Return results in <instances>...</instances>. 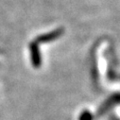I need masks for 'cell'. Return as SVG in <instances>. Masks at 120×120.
<instances>
[{
	"instance_id": "cell-1",
	"label": "cell",
	"mask_w": 120,
	"mask_h": 120,
	"mask_svg": "<svg viewBox=\"0 0 120 120\" xmlns=\"http://www.w3.org/2000/svg\"><path fill=\"white\" fill-rule=\"evenodd\" d=\"M29 50H30L31 64L34 68H40L42 65V56L39 48V44L35 41L31 42L29 45Z\"/></svg>"
},
{
	"instance_id": "cell-2",
	"label": "cell",
	"mask_w": 120,
	"mask_h": 120,
	"mask_svg": "<svg viewBox=\"0 0 120 120\" xmlns=\"http://www.w3.org/2000/svg\"><path fill=\"white\" fill-rule=\"evenodd\" d=\"M64 28L59 27V28L55 29V30H53V31L47 32L45 34H41L40 36H38L36 38L35 42L38 43V44H41V43H48V42L57 40L58 38H60L64 34Z\"/></svg>"
},
{
	"instance_id": "cell-3",
	"label": "cell",
	"mask_w": 120,
	"mask_h": 120,
	"mask_svg": "<svg viewBox=\"0 0 120 120\" xmlns=\"http://www.w3.org/2000/svg\"><path fill=\"white\" fill-rule=\"evenodd\" d=\"M119 102V95L116 93L114 95H112L98 110L97 112V116H101L103 115L105 112H107L112 107H113L114 105H116Z\"/></svg>"
},
{
	"instance_id": "cell-4",
	"label": "cell",
	"mask_w": 120,
	"mask_h": 120,
	"mask_svg": "<svg viewBox=\"0 0 120 120\" xmlns=\"http://www.w3.org/2000/svg\"><path fill=\"white\" fill-rule=\"evenodd\" d=\"M93 119H94L93 114L87 110L82 112L79 114V120H93Z\"/></svg>"
}]
</instances>
